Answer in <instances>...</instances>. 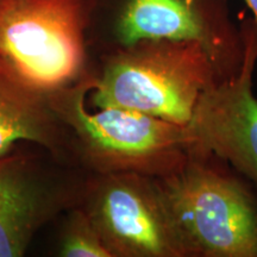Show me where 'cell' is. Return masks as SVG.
<instances>
[{"label":"cell","instance_id":"9c48e42d","mask_svg":"<svg viewBox=\"0 0 257 257\" xmlns=\"http://www.w3.org/2000/svg\"><path fill=\"white\" fill-rule=\"evenodd\" d=\"M23 142L46 148L72 163L68 131L49 94L28 82L0 55V155Z\"/></svg>","mask_w":257,"mask_h":257},{"label":"cell","instance_id":"7c38bea8","mask_svg":"<svg viewBox=\"0 0 257 257\" xmlns=\"http://www.w3.org/2000/svg\"><path fill=\"white\" fill-rule=\"evenodd\" d=\"M0 3H2V0H0Z\"/></svg>","mask_w":257,"mask_h":257},{"label":"cell","instance_id":"ba28073f","mask_svg":"<svg viewBox=\"0 0 257 257\" xmlns=\"http://www.w3.org/2000/svg\"><path fill=\"white\" fill-rule=\"evenodd\" d=\"M244 60L239 73L214 82L201 95L188 130L197 146L226 161L257 191V98L253 73L257 66V22L239 21Z\"/></svg>","mask_w":257,"mask_h":257},{"label":"cell","instance_id":"277c9868","mask_svg":"<svg viewBox=\"0 0 257 257\" xmlns=\"http://www.w3.org/2000/svg\"><path fill=\"white\" fill-rule=\"evenodd\" d=\"M148 40L198 42L218 81L236 76L243 64V35L229 0H88L92 57Z\"/></svg>","mask_w":257,"mask_h":257},{"label":"cell","instance_id":"52a82bcc","mask_svg":"<svg viewBox=\"0 0 257 257\" xmlns=\"http://www.w3.org/2000/svg\"><path fill=\"white\" fill-rule=\"evenodd\" d=\"M80 206L111 257H185L156 178L88 174Z\"/></svg>","mask_w":257,"mask_h":257},{"label":"cell","instance_id":"5b68a950","mask_svg":"<svg viewBox=\"0 0 257 257\" xmlns=\"http://www.w3.org/2000/svg\"><path fill=\"white\" fill-rule=\"evenodd\" d=\"M88 0H2L0 55L50 93L92 76Z\"/></svg>","mask_w":257,"mask_h":257},{"label":"cell","instance_id":"3957f363","mask_svg":"<svg viewBox=\"0 0 257 257\" xmlns=\"http://www.w3.org/2000/svg\"><path fill=\"white\" fill-rule=\"evenodd\" d=\"M94 108L123 107L188 125L201 95L219 82L194 41L148 40L93 56Z\"/></svg>","mask_w":257,"mask_h":257},{"label":"cell","instance_id":"30bf717a","mask_svg":"<svg viewBox=\"0 0 257 257\" xmlns=\"http://www.w3.org/2000/svg\"><path fill=\"white\" fill-rule=\"evenodd\" d=\"M62 216L57 256L111 257L87 212L80 205L67 210Z\"/></svg>","mask_w":257,"mask_h":257},{"label":"cell","instance_id":"6da1fadb","mask_svg":"<svg viewBox=\"0 0 257 257\" xmlns=\"http://www.w3.org/2000/svg\"><path fill=\"white\" fill-rule=\"evenodd\" d=\"M89 76L49 94L53 108L66 125L69 159L87 174L137 173L166 178L178 172L194 147L188 125H179L123 107L89 111Z\"/></svg>","mask_w":257,"mask_h":257},{"label":"cell","instance_id":"8fae6325","mask_svg":"<svg viewBox=\"0 0 257 257\" xmlns=\"http://www.w3.org/2000/svg\"><path fill=\"white\" fill-rule=\"evenodd\" d=\"M240 2L245 4L251 14V17L257 22V0H240Z\"/></svg>","mask_w":257,"mask_h":257},{"label":"cell","instance_id":"7a4b0ae2","mask_svg":"<svg viewBox=\"0 0 257 257\" xmlns=\"http://www.w3.org/2000/svg\"><path fill=\"white\" fill-rule=\"evenodd\" d=\"M156 179L185 257H257V191L226 161L194 143Z\"/></svg>","mask_w":257,"mask_h":257},{"label":"cell","instance_id":"8992f818","mask_svg":"<svg viewBox=\"0 0 257 257\" xmlns=\"http://www.w3.org/2000/svg\"><path fill=\"white\" fill-rule=\"evenodd\" d=\"M87 173L23 142L0 155V257H22L35 236L81 202Z\"/></svg>","mask_w":257,"mask_h":257}]
</instances>
